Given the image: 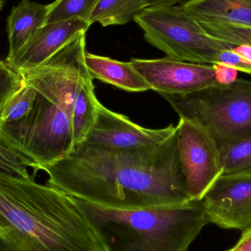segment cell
I'll list each match as a JSON object with an SVG mask.
<instances>
[{"mask_svg": "<svg viewBox=\"0 0 251 251\" xmlns=\"http://www.w3.org/2000/svg\"><path fill=\"white\" fill-rule=\"evenodd\" d=\"M3 2H4V0H0V10H1V7H2Z\"/></svg>", "mask_w": 251, "mask_h": 251, "instance_id": "obj_28", "label": "cell"}, {"mask_svg": "<svg viewBox=\"0 0 251 251\" xmlns=\"http://www.w3.org/2000/svg\"><path fill=\"white\" fill-rule=\"evenodd\" d=\"M48 184L104 207L136 209L191 201L177 148V131L157 146L108 151L85 142L42 168Z\"/></svg>", "mask_w": 251, "mask_h": 251, "instance_id": "obj_1", "label": "cell"}, {"mask_svg": "<svg viewBox=\"0 0 251 251\" xmlns=\"http://www.w3.org/2000/svg\"><path fill=\"white\" fill-rule=\"evenodd\" d=\"M90 26L88 22L78 19L45 24L12 60L6 62L20 73L35 69L78 35L86 33Z\"/></svg>", "mask_w": 251, "mask_h": 251, "instance_id": "obj_11", "label": "cell"}, {"mask_svg": "<svg viewBox=\"0 0 251 251\" xmlns=\"http://www.w3.org/2000/svg\"><path fill=\"white\" fill-rule=\"evenodd\" d=\"M215 76L220 85H228L238 79L239 71L224 64L213 65Z\"/></svg>", "mask_w": 251, "mask_h": 251, "instance_id": "obj_24", "label": "cell"}, {"mask_svg": "<svg viewBox=\"0 0 251 251\" xmlns=\"http://www.w3.org/2000/svg\"><path fill=\"white\" fill-rule=\"evenodd\" d=\"M232 50L236 54L241 56L248 61L251 63V47L249 45H241L234 47Z\"/></svg>", "mask_w": 251, "mask_h": 251, "instance_id": "obj_27", "label": "cell"}, {"mask_svg": "<svg viewBox=\"0 0 251 251\" xmlns=\"http://www.w3.org/2000/svg\"><path fill=\"white\" fill-rule=\"evenodd\" d=\"M233 251H251V227L245 229L238 243L231 249Z\"/></svg>", "mask_w": 251, "mask_h": 251, "instance_id": "obj_25", "label": "cell"}, {"mask_svg": "<svg viewBox=\"0 0 251 251\" xmlns=\"http://www.w3.org/2000/svg\"><path fill=\"white\" fill-rule=\"evenodd\" d=\"M134 22L146 41L173 60L215 65L221 51L234 48L206 35L182 5L147 7Z\"/></svg>", "mask_w": 251, "mask_h": 251, "instance_id": "obj_6", "label": "cell"}, {"mask_svg": "<svg viewBox=\"0 0 251 251\" xmlns=\"http://www.w3.org/2000/svg\"><path fill=\"white\" fill-rule=\"evenodd\" d=\"M209 223L226 229L251 227V174L222 175L202 200Z\"/></svg>", "mask_w": 251, "mask_h": 251, "instance_id": "obj_10", "label": "cell"}, {"mask_svg": "<svg viewBox=\"0 0 251 251\" xmlns=\"http://www.w3.org/2000/svg\"><path fill=\"white\" fill-rule=\"evenodd\" d=\"M216 64L226 65L234 68L239 72L251 75V62L236 54L232 50L221 51L217 57Z\"/></svg>", "mask_w": 251, "mask_h": 251, "instance_id": "obj_23", "label": "cell"}, {"mask_svg": "<svg viewBox=\"0 0 251 251\" xmlns=\"http://www.w3.org/2000/svg\"><path fill=\"white\" fill-rule=\"evenodd\" d=\"M99 103L93 79L88 78L79 91L74 110L75 145L85 141L92 129L97 118Z\"/></svg>", "mask_w": 251, "mask_h": 251, "instance_id": "obj_17", "label": "cell"}, {"mask_svg": "<svg viewBox=\"0 0 251 251\" xmlns=\"http://www.w3.org/2000/svg\"><path fill=\"white\" fill-rule=\"evenodd\" d=\"M160 95L179 119L206 128L218 145L251 138V80L238 78L192 94Z\"/></svg>", "mask_w": 251, "mask_h": 251, "instance_id": "obj_5", "label": "cell"}, {"mask_svg": "<svg viewBox=\"0 0 251 251\" xmlns=\"http://www.w3.org/2000/svg\"><path fill=\"white\" fill-rule=\"evenodd\" d=\"M176 131V126L173 125L156 129L145 128L100 102L95 123L84 142L104 150H129L157 146Z\"/></svg>", "mask_w": 251, "mask_h": 251, "instance_id": "obj_9", "label": "cell"}, {"mask_svg": "<svg viewBox=\"0 0 251 251\" xmlns=\"http://www.w3.org/2000/svg\"><path fill=\"white\" fill-rule=\"evenodd\" d=\"M0 251H104L73 197L0 171Z\"/></svg>", "mask_w": 251, "mask_h": 251, "instance_id": "obj_2", "label": "cell"}, {"mask_svg": "<svg viewBox=\"0 0 251 251\" xmlns=\"http://www.w3.org/2000/svg\"><path fill=\"white\" fill-rule=\"evenodd\" d=\"M86 52V36L82 33L44 64L21 73L35 91L32 125L24 147L25 164L35 172L63 159L75 147V103L91 77Z\"/></svg>", "mask_w": 251, "mask_h": 251, "instance_id": "obj_3", "label": "cell"}, {"mask_svg": "<svg viewBox=\"0 0 251 251\" xmlns=\"http://www.w3.org/2000/svg\"><path fill=\"white\" fill-rule=\"evenodd\" d=\"M23 82L22 74L14 70L6 60H0V113Z\"/></svg>", "mask_w": 251, "mask_h": 251, "instance_id": "obj_21", "label": "cell"}, {"mask_svg": "<svg viewBox=\"0 0 251 251\" xmlns=\"http://www.w3.org/2000/svg\"><path fill=\"white\" fill-rule=\"evenodd\" d=\"M97 0H55L50 4L46 23L78 19L88 22ZM90 24V23H89Z\"/></svg>", "mask_w": 251, "mask_h": 251, "instance_id": "obj_19", "label": "cell"}, {"mask_svg": "<svg viewBox=\"0 0 251 251\" xmlns=\"http://www.w3.org/2000/svg\"><path fill=\"white\" fill-rule=\"evenodd\" d=\"M177 148L187 194L191 201H201L224 174L219 145L201 126L180 119Z\"/></svg>", "mask_w": 251, "mask_h": 251, "instance_id": "obj_7", "label": "cell"}, {"mask_svg": "<svg viewBox=\"0 0 251 251\" xmlns=\"http://www.w3.org/2000/svg\"><path fill=\"white\" fill-rule=\"evenodd\" d=\"M50 4L22 0L12 8L7 18L9 51L6 61H10L26 45L34 34L46 23Z\"/></svg>", "mask_w": 251, "mask_h": 251, "instance_id": "obj_13", "label": "cell"}, {"mask_svg": "<svg viewBox=\"0 0 251 251\" xmlns=\"http://www.w3.org/2000/svg\"><path fill=\"white\" fill-rule=\"evenodd\" d=\"M190 0H144L146 8L147 7H171L179 3H185Z\"/></svg>", "mask_w": 251, "mask_h": 251, "instance_id": "obj_26", "label": "cell"}, {"mask_svg": "<svg viewBox=\"0 0 251 251\" xmlns=\"http://www.w3.org/2000/svg\"><path fill=\"white\" fill-rule=\"evenodd\" d=\"M85 63L93 79H98L128 92H145L151 90L130 61H119L86 52Z\"/></svg>", "mask_w": 251, "mask_h": 251, "instance_id": "obj_14", "label": "cell"}, {"mask_svg": "<svg viewBox=\"0 0 251 251\" xmlns=\"http://www.w3.org/2000/svg\"><path fill=\"white\" fill-rule=\"evenodd\" d=\"M223 175L251 174V138L219 145Z\"/></svg>", "mask_w": 251, "mask_h": 251, "instance_id": "obj_18", "label": "cell"}, {"mask_svg": "<svg viewBox=\"0 0 251 251\" xmlns=\"http://www.w3.org/2000/svg\"><path fill=\"white\" fill-rule=\"evenodd\" d=\"M231 251V250H229V251Z\"/></svg>", "mask_w": 251, "mask_h": 251, "instance_id": "obj_29", "label": "cell"}, {"mask_svg": "<svg viewBox=\"0 0 251 251\" xmlns=\"http://www.w3.org/2000/svg\"><path fill=\"white\" fill-rule=\"evenodd\" d=\"M131 64L151 90L161 94H183L219 86L213 65L173 60L132 58Z\"/></svg>", "mask_w": 251, "mask_h": 251, "instance_id": "obj_8", "label": "cell"}, {"mask_svg": "<svg viewBox=\"0 0 251 251\" xmlns=\"http://www.w3.org/2000/svg\"><path fill=\"white\" fill-rule=\"evenodd\" d=\"M198 23L206 35L221 42L234 47L241 45L251 47V26L224 23Z\"/></svg>", "mask_w": 251, "mask_h": 251, "instance_id": "obj_20", "label": "cell"}, {"mask_svg": "<svg viewBox=\"0 0 251 251\" xmlns=\"http://www.w3.org/2000/svg\"><path fill=\"white\" fill-rule=\"evenodd\" d=\"M0 171L7 174L29 177L26 166L20 158L0 143Z\"/></svg>", "mask_w": 251, "mask_h": 251, "instance_id": "obj_22", "label": "cell"}, {"mask_svg": "<svg viewBox=\"0 0 251 251\" xmlns=\"http://www.w3.org/2000/svg\"><path fill=\"white\" fill-rule=\"evenodd\" d=\"M181 5L199 23L251 26V0H190Z\"/></svg>", "mask_w": 251, "mask_h": 251, "instance_id": "obj_15", "label": "cell"}, {"mask_svg": "<svg viewBox=\"0 0 251 251\" xmlns=\"http://www.w3.org/2000/svg\"><path fill=\"white\" fill-rule=\"evenodd\" d=\"M146 8L144 0H97L89 23L98 22L103 26L125 25Z\"/></svg>", "mask_w": 251, "mask_h": 251, "instance_id": "obj_16", "label": "cell"}, {"mask_svg": "<svg viewBox=\"0 0 251 251\" xmlns=\"http://www.w3.org/2000/svg\"><path fill=\"white\" fill-rule=\"evenodd\" d=\"M35 101V89L24 77L22 87L0 113V143L16 153L25 165L24 147L32 125Z\"/></svg>", "mask_w": 251, "mask_h": 251, "instance_id": "obj_12", "label": "cell"}, {"mask_svg": "<svg viewBox=\"0 0 251 251\" xmlns=\"http://www.w3.org/2000/svg\"><path fill=\"white\" fill-rule=\"evenodd\" d=\"M73 199L104 251H188L209 223L202 201L117 209Z\"/></svg>", "mask_w": 251, "mask_h": 251, "instance_id": "obj_4", "label": "cell"}]
</instances>
